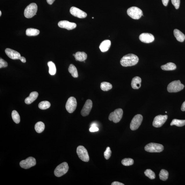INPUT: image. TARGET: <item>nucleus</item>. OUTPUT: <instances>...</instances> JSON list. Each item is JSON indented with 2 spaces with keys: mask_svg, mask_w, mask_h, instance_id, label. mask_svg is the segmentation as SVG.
Listing matches in <instances>:
<instances>
[{
  "mask_svg": "<svg viewBox=\"0 0 185 185\" xmlns=\"http://www.w3.org/2000/svg\"><path fill=\"white\" fill-rule=\"evenodd\" d=\"M55 1V0H46L47 3L50 5H52Z\"/></svg>",
  "mask_w": 185,
  "mask_h": 185,
  "instance_id": "obj_43",
  "label": "nucleus"
},
{
  "mask_svg": "<svg viewBox=\"0 0 185 185\" xmlns=\"http://www.w3.org/2000/svg\"><path fill=\"white\" fill-rule=\"evenodd\" d=\"M8 63L6 61L2 58L0 59V68H5L7 67Z\"/></svg>",
  "mask_w": 185,
  "mask_h": 185,
  "instance_id": "obj_37",
  "label": "nucleus"
},
{
  "mask_svg": "<svg viewBox=\"0 0 185 185\" xmlns=\"http://www.w3.org/2000/svg\"><path fill=\"white\" fill-rule=\"evenodd\" d=\"M99 129L97 126H91L90 128L89 131L90 132H97L99 131Z\"/></svg>",
  "mask_w": 185,
  "mask_h": 185,
  "instance_id": "obj_38",
  "label": "nucleus"
},
{
  "mask_svg": "<svg viewBox=\"0 0 185 185\" xmlns=\"http://www.w3.org/2000/svg\"><path fill=\"white\" fill-rule=\"evenodd\" d=\"M113 88L112 84L110 83L106 82L101 83V88L102 90L104 91H107L110 90Z\"/></svg>",
  "mask_w": 185,
  "mask_h": 185,
  "instance_id": "obj_28",
  "label": "nucleus"
},
{
  "mask_svg": "<svg viewBox=\"0 0 185 185\" xmlns=\"http://www.w3.org/2000/svg\"><path fill=\"white\" fill-rule=\"evenodd\" d=\"M68 71L73 77L75 78H78V71L76 67L73 64L70 65L68 68Z\"/></svg>",
  "mask_w": 185,
  "mask_h": 185,
  "instance_id": "obj_25",
  "label": "nucleus"
},
{
  "mask_svg": "<svg viewBox=\"0 0 185 185\" xmlns=\"http://www.w3.org/2000/svg\"><path fill=\"white\" fill-rule=\"evenodd\" d=\"M45 128V126L44 123L41 121L37 122L35 126V131L38 133H42L44 131Z\"/></svg>",
  "mask_w": 185,
  "mask_h": 185,
  "instance_id": "obj_26",
  "label": "nucleus"
},
{
  "mask_svg": "<svg viewBox=\"0 0 185 185\" xmlns=\"http://www.w3.org/2000/svg\"><path fill=\"white\" fill-rule=\"evenodd\" d=\"M75 57L76 61H84L87 58V55L84 52H78L75 54Z\"/></svg>",
  "mask_w": 185,
  "mask_h": 185,
  "instance_id": "obj_22",
  "label": "nucleus"
},
{
  "mask_svg": "<svg viewBox=\"0 0 185 185\" xmlns=\"http://www.w3.org/2000/svg\"><path fill=\"white\" fill-rule=\"evenodd\" d=\"M121 163L124 166H131L133 165L134 164V160L131 158H126L122 160Z\"/></svg>",
  "mask_w": 185,
  "mask_h": 185,
  "instance_id": "obj_34",
  "label": "nucleus"
},
{
  "mask_svg": "<svg viewBox=\"0 0 185 185\" xmlns=\"http://www.w3.org/2000/svg\"><path fill=\"white\" fill-rule=\"evenodd\" d=\"M5 52L8 56L12 59H20L21 57L19 53L10 48H6Z\"/></svg>",
  "mask_w": 185,
  "mask_h": 185,
  "instance_id": "obj_17",
  "label": "nucleus"
},
{
  "mask_svg": "<svg viewBox=\"0 0 185 185\" xmlns=\"http://www.w3.org/2000/svg\"><path fill=\"white\" fill-rule=\"evenodd\" d=\"M111 44V41L109 40H105L102 41L100 45L99 48L102 52L107 51L110 48Z\"/></svg>",
  "mask_w": 185,
  "mask_h": 185,
  "instance_id": "obj_19",
  "label": "nucleus"
},
{
  "mask_svg": "<svg viewBox=\"0 0 185 185\" xmlns=\"http://www.w3.org/2000/svg\"><path fill=\"white\" fill-rule=\"evenodd\" d=\"M141 79L139 77H135L132 80L131 86L134 89H139L141 86Z\"/></svg>",
  "mask_w": 185,
  "mask_h": 185,
  "instance_id": "obj_18",
  "label": "nucleus"
},
{
  "mask_svg": "<svg viewBox=\"0 0 185 185\" xmlns=\"http://www.w3.org/2000/svg\"><path fill=\"white\" fill-rule=\"evenodd\" d=\"M181 110L182 111H185V101L182 104V107H181Z\"/></svg>",
  "mask_w": 185,
  "mask_h": 185,
  "instance_id": "obj_41",
  "label": "nucleus"
},
{
  "mask_svg": "<svg viewBox=\"0 0 185 185\" xmlns=\"http://www.w3.org/2000/svg\"><path fill=\"white\" fill-rule=\"evenodd\" d=\"M48 65L49 68V73L51 75H53L56 74V68L55 64L52 61H49Z\"/></svg>",
  "mask_w": 185,
  "mask_h": 185,
  "instance_id": "obj_27",
  "label": "nucleus"
},
{
  "mask_svg": "<svg viewBox=\"0 0 185 185\" xmlns=\"http://www.w3.org/2000/svg\"><path fill=\"white\" fill-rule=\"evenodd\" d=\"M138 57L133 54H128L123 57L120 60L121 65L122 66L127 67L135 66L138 62Z\"/></svg>",
  "mask_w": 185,
  "mask_h": 185,
  "instance_id": "obj_1",
  "label": "nucleus"
},
{
  "mask_svg": "<svg viewBox=\"0 0 185 185\" xmlns=\"http://www.w3.org/2000/svg\"><path fill=\"white\" fill-rule=\"evenodd\" d=\"M166 113H167V111H166Z\"/></svg>",
  "mask_w": 185,
  "mask_h": 185,
  "instance_id": "obj_47",
  "label": "nucleus"
},
{
  "mask_svg": "<svg viewBox=\"0 0 185 185\" xmlns=\"http://www.w3.org/2000/svg\"><path fill=\"white\" fill-rule=\"evenodd\" d=\"M171 2L175 9H179L180 5V0H171Z\"/></svg>",
  "mask_w": 185,
  "mask_h": 185,
  "instance_id": "obj_36",
  "label": "nucleus"
},
{
  "mask_svg": "<svg viewBox=\"0 0 185 185\" xmlns=\"http://www.w3.org/2000/svg\"><path fill=\"white\" fill-rule=\"evenodd\" d=\"M173 33L177 41L181 42H184L185 39V36L182 32L178 29H175L173 31Z\"/></svg>",
  "mask_w": 185,
  "mask_h": 185,
  "instance_id": "obj_21",
  "label": "nucleus"
},
{
  "mask_svg": "<svg viewBox=\"0 0 185 185\" xmlns=\"http://www.w3.org/2000/svg\"><path fill=\"white\" fill-rule=\"evenodd\" d=\"M144 174L146 177L150 179H154L155 178V173L151 169L146 170L144 172Z\"/></svg>",
  "mask_w": 185,
  "mask_h": 185,
  "instance_id": "obj_33",
  "label": "nucleus"
},
{
  "mask_svg": "<svg viewBox=\"0 0 185 185\" xmlns=\"http://www.w3.org/2000/svg\"><path fill=\"white\" fill-rule=\"evenodd\" d=\"M169 173L168 171L165 169H162L160 171L159 174V178L160 180L164 181L167 180L168 177Z\"/></svg>",
  "mask_w": 185,
  "mask_h": 185,
  "instance_id": "obj_30",
  "label": "nucleus"
},
{
  "mask_svg": "<svg viewBox=\"0 0 185 185\" xmlns=\"http://www.w3.org/2000/svg\"><path fill=\"white\" fill-rule=\"evenodd\" d=\"M111 185H124V184L122 183H120L118 182H113L111 184Z\"/></svg>",
  "mask_w": 185,
  "mask_h": 185,
  "instance_id": "obj_39",
  "label": "nucleus"
},
{
  "mask_svg": "<svg viewBox=\"0 0 185 185\" xmlns=\"http://www.w3.org/2000/svg\"><path fill=\"white\" fill-rule=\"evenodd\" d=\"M70 12L73 16L79 18H84L87 16L86 13L75 7H71Z\"/></svg>",
  "mask_w": 185,
  "mask_h": 185,
  "instance_id": "obj_13",
  "label": "nucleus"
},
{
  "mask_svg": "<svg viewBox=\"0 0 185 185\" xmlns=\"http://www.w3.org/2000/svg\"><path fill=\"white\" fill-rule=\"evenodd\" d=\"M77 104V100L75 97H69L66 104V109L68 112L72 113L76 109Z\"/></svg>",
  "mask_w": 185,
  "mask_h": 185,
  "instance_id": "obj_11",
  "label": "nucleus"
},
{
  "mask_svg": "<svg viewBox=\"0 0 185 185\" xmlns=\"http://www.w3.org/2000/svg\"><path fill=\"white\" fill-rule=\"evenodd\" d=\"M73 56H75V54H73Z\"/></svg>",
  "mask_w": 185,
  "mask_h": 185,
  "instance_id": "obj_46",
  "label": "nucleus"
},
{
  "mask_svg": "<svg viewBox=\"0 0 185 185\" xmlns=\"http://www.w3.org/2000/svg\"><path fill=\"white\" fill-rule=\"evenodd\" d=\"M111 151L110 147H107L106 150L104 152V156L106 159L108 160L110 158L111 155Z\"/></svg>",
  "mask_w": 185,
  "mask_h": 185,
  "instance_id": "obj_35",
  "label": "nucleus"
},
{
  "mask_svg": "<svg viewBox=\"0 0 185 185\" xmlns=\"http://www.w3.org/2000/svg\"><path fill=\"white\" fill-rule=\"evenodd\" d=\"M1 14H1V11H0V16H1Z\"/></svg>",
  "mask_w": 185,
  "mask_h": 185,
  "instance_id": "obj_45",
  "label": "nucleus"
},
{
  "mask_svg": "<svg viewBox=\"0 0 185 185\" xmlns=\"http://www.w3.org/2000/svg\"><path fill=\"white\" fill-rule=\"evenodd\" d=\"M184 88V85L181 83L180 80L174 81L168 86L167 90L169 92H176L182 90Z\"/></svg>",
  "mask_w": 185,
  "mask_h": 185,
  "instance_id": "obj_2",
  "label": "nucleus"
},
{
  "mask_svg": "<svg viewBox=\"0 0 185 185\" xmlns=\"http://www.w3.org/2000/svg\"><path fill=\"white\" fill-rule=\"evenodd\" d=\"M162 1L164 6H167L168 3L169 2V0H162Z\"/></svg>",
  "mask_w": 185,
  "mask_h": 185,
  "instance_id": "obj_40",
  "label": "nucleus"
},
{
  "mask_svg": "<svg viewBox=\"0 0 185 185\" xmlns=\"http://www.w3.org/2000/svg\"><path fill=\"white\" fill-rule=\"evenodd\" d=\"M20 60L23 63H25L26 62V59L23 57H21L20 58Z\"/></svg>",
  "mask_w": 185,
  "mask_h": 185,
  "instance_id": "obj_42",
  "label": "nucleus"
},
{
  "mask_svg": "<svg viewBox=\"0 0 185 185\" xmlns=\"http://www.w3.org/2000/svg\"><path fill=\"white\" fill-rule=\"evenodd\" d=\"M92 106V103L91 100L90 99L87 100L81 111V114L83 116H87L89 114L91 110Z\"/></svg>",
  "mask_w": 185,
  "mask_h": 185,
  "instance_id": "obj_14",
  "label": "nucleus"
},
{
  "mask_svg": "<svg viewBox=\"0 0 185 185\" xmlns=\"http://www.w3.org/2000/svg\"><path fill=\"white\" fill-rule=\"evenodd\" d=\"M38 95V93L37 92H31L29 97L26 98L25 100V103L27 104H30L37 99Z\"/></svg>",
  "mask_w": 185,
  "mask_h": 185,
  "instance_id": "obj_20",
  "label": "nucleus"
},
{
  "mask_svg": "<svg viewBox=\"0 0 185 185\" xmlns=\"http://www.w3.org/2000/svg\"><path fill=\"white\" fill-rule=\"evenodd\" d=\"M161 69L165 71H172L176 69V65L173 63H168L161 66Z\"/></svg>",
  "mask_w": 185,
  "mask_h": 185,
  "instance_id": "obj_23",
  "label": "nucleus"
},
{
  "mask_svg": "<svg viewBox=\"0 0 185 185\" xmlns=\"http://www.w3.org/2000/svg\"><path fill=\"white\" fill-rule=\"evenodd\" d=\"M143 117L140 114L136 115L132 119L130 124V128L132 130L135 131L138 129L142 122Z\"/></svg>",
  "mask_w": 185,
  "mask_h": 185,
  "instance_id": "obj_9",
  "label": "nucleus"
},
{
  "mask_svg": "<svg viewBox=\"0 0 185 185\" xmlns=\"http://www.w3.org/2000/svg\"><path fill=\"white\" fill-rule=\"evenodd\" d=\"M123 111L121 108L116 109L114 111L111 113L109 116V120L113 121L115 123L119 122L122 118Z\"/></svg>",
  "mask_w": 185,
  "mask_h": 185,
  "instance_id": "obj_7",
  "label": "nucleus"
},
{
  "mask_svg": "<svg viewBox=\"0 0 185 185\" xmlns=\"http://www.w3.org/2000/svg\"><path fill=\"white\" fill-rule=\"evenodd\" d=\"M58 26L60 28L68 30H72L77 27V24L75 23L70 22L68 21H61L58 22Z\"/></svg>",
  "mask_w": 185,
  "mask_h": 185,
  "instance_id": "obj_15",
  "label": "nucleus"
},
{
  "mask_svg": "<svg viewBox=\"0 0 185 185\" xmlns=\"http://www.w3.org/2000/svg\"><path fill=\"white\" fill-rule=\"evenodd\" d=\"M50 102L48 101H41L39 103V107L42 110H45L49 108L50 106Z\"/></svg>",
  "mask_w": 185,
  "mask_h": 185,
  "instance_id": "obj_31",
  "label": "nucleus"
},
{
  "mask_svg": "<svg viewBox=\"0 0 185 185\" xmlns=\"http://www.w3.org/2000/svg\"><path fill=\"white\" fill-rule=\"evenodd\" d=\"M90 126H97V124L96 123H93Z\"/></svg>",
  "mask_w": 185,
  "mask_h": 185,
  "instance_id": "obj_44",
  "label": "nucleus"
},
{
  "mask_svg": "<svg viewBox=\"0 0 185 185\" xmlns=\"http://www.w3.org/2000/svg\"><path fill=\"white\" fill-rule=\"evenodd\" d=\"M37 6L36 4L32 3L26 7L24 11V15L26 18H31L36 15Z\"/></svg>",
  "mask_w": 185,
  "mask_h": 185,
  "instance_id": "obj_3",
  "label": "nucleus"
},
{
  "mask_svg": "<svg viewBox=\"0 0 185 185\" xmlns=\"http://www.w3.org/2000/svg\"><path fill=\"white\" fill-rule=\"evenodd\" d=\"M12 117L13 121L17 124L19 123L20 121V118L19 115L16 110L12 111Z\"/></svg>",
  "mask_w": 185,
  "mask_h": 185,
  "instance_id": "obj_32",
  "label": "nucleus"
},
{
  "mask_svg": "<svg viewBox=\"0 0 185 185\" xmlns=\"http://www.w3.org/2000/svg\"><path fill=\"white\" fill-rule=\"evenodd\" d=\"M36 164L35 158L30 157L25 160H22L20 163V167L23 168L28 169L34 166Z\"/></svg>",
  "mask_w": 185,
  "mask_h": 185,
  "instance_id": "obj_10",
  "label": "nucleus"
},
{
  "mask_svg": "<svg viewBox=\"0 0 185 185\" xmlns=\"http://www.w3.org/2000/svg\"><path fill=\"white\" fill-rule=\"evenodd\" d=\"M139 39L142 42L149 43L153 42L155 38L154 36L151 34L143 33L139 35Z\"/></svg>",
  "mask_w": 185,
  "mask_h": 185,
  "instance_id": "obj_16",
  "label": "nucleus"
},
{
  "mask_svg": "<svg viewBox=\"0 0 185 185\" xmlns=\"http://www.w3.org/2000/svg\"><path fill=\"white\" fill-rule=\"evenodd\" d=\"M175 125L179 127H182L185 125V120L174 119L171 124V126Z\"/></svg>",
  "mask_w": 185,
  "mask_h": 185,
  "instance_id": "obj_29",
  "label": "nucleus"
},
{
  "mask_svg": "<svg viewBox=\"0 0 185 185\" xmlns=\"http://www.w3.org/2000/svg\"><path fill=\"white\" fill-rule=\"evenodd\" d=\"M127 13L130 17L134 19H139L143 15L142 10L136 7L130 8L127 10Z\"/></svg>",
  "mask_w": 185,
  "mask_h": 185,
  "instance_id": "obj_6",
  "label": "nucleus"
},
{
  "mask_svg": "<svg viewBox=\"0 0 185 185\" xmlns=\"http://www.w3.org/2000/svg\"><path fill=\"white\" fill-rule=\"evenodd\" d=\"M168 116L167 115H159L156 116L154 118L153 123V126L155 127H161L167 119Z\"/></svg>",
  "mask_w": 185,
  "mask_h": 185,
  "instance_id": "obj_12",
  "label": "nucleus"
},
{
  "mask_svg": "<svg viewBox=\"0 0 185 185\" xmlns=\"http://www.w3.org/2000/svg\"><path fill=\"white\" fill-rule=\"evenodd\" d=\"M69 168L68 163L66 162H64L56 168L54 172V175L57 177H61L67 173Z\"/></svg>",
  "mask_w": 185,
  "mask_h": 185,
  "instance_id": "obj_4",
  "label": "nucleus"
},
{
  "mask_svg": "<svg viewBox=\"0 0 185 185\" xmlns=\"http://www.w3.org/2000/svg\"><path fill=\"white\" fill-rule=\"evenodd\" d=\"M40 33L39 30L34 28H28L26 30V34L28 36H35Z\"/></svg>",
  "mask_w": 185,
  "mask_h": 185,
  "instance_id": "obj_24",
  "label": "nucleus"
},
{
  "mask_svg": "<svg viewBox=\"0 0 185 185\" xmlns=\"http://www.w3.org/2000/svg\"><path fill=\"white\" fill-rule=\"evenodd\" d=\"M144 149L148 152L160 153L163 151L164 147L163 145L158 143H150L146 145Z\"/></svg>",
  "mask_w": 185,
  "mask_h": 185,
  "instance_id": "obj_5",
  "label": "nucleus"
},
{
  "mask_svg": "<svg viewBox=\"0 0 185 185\" xmlns=\"http://www.w3.org/2000/svg\"><path fill=\"white\" fill-rule=\"evenodd\" d=\"M77 153L79 158L84 162H88L89 156L87 150L84 146H79L77 149Z\"/></svg>",
  "mask_w": 185,
  "mask_h": 185,
  "instance_id": "obj_8",
  "label": "nucleus"
}]
</instances>
